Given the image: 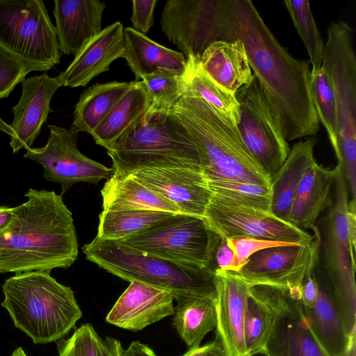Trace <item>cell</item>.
Instances as JSON below:
<instances>
[{"mask_svg": "<svg viewBox=\"0 0 356 356\" xmlns=\"http://www.w3.org/2000/svg\"><path fill=\"white\" fill-rule=\"evenodd\" d=\"M229 41L241 40L249 64L287 141L315 136L319 120L307 60L292 56L251 1L227 0Z\"/></svg>", "mask_w": 356, "mask_h": 356, "instance_id": "cell-1", "label": "cell"}, {"mask_svg": "<svg viewBox=\"0 0 356 356\" xmlns=\"http://www.w3.org/2000/svg\"><path fill=\"white\" fill-rule=\"evenodd\" d=\"M0 232V273L49 272L76 260L79 244L72 213L61 195L30 188Z\"/></svg>", "mask_w": 356, "mask_h": 356, "instance_id": "cell-2", "label": "cell"}, {"mask_svg": "<svg viewBox=\"0 0 356 356\" xmlns=\"http://www.w3.org/2000/svg\"><path fill=\"white\" fill-rule=\"evenodd\" d=\"M203 156L207 181H234L270 186L271 179L243 143L236 127L202 98L184 93L171 109Z\"/></svg>", "mask_w": 356, "mask_h": 356, "instance_id": "cell-3", "label": "cell"}, {"mask_svg": "<svg viewBox=\"0 0 356 356\" xmlns=\"http://www.w3.org/2000/svg\"><path fill=\"white\" fill-rule=\"evenodd\" d=\"M2 291L1 306L35 344L63 339L82 316L74 291L49 272L15 273L5 280Z\"/></svg>", "mask_w": 356, "mask_h": 356, "instance_id": "cell-4", "label": "cell"}, {"mask_svg": "<svg viewBox=\"0 0 356 356\" xmlns=\"http://www.w3.org/2000/svg\"><path fill=\"white\" fill-rule=\"evenodd\" d=\"M113 174L127 176L145 168L201 171L200 149L170 111H149L108 149Z\"/></svg>", "mask_w": 356, "mask_h": 356, "instance_id": "cell-5", "label": "cell"}, {"mask_svg": "<svg viewBox=\"0 0 356 356\" xmlns=\"http://www.w3.org/2000/svg\"><path fill=\"white\" fill-rule=\"evenodd\" d=\"M88 260L124 280L137 281L186 297L216 298L215 272L211 268L170 261L135 251L116 241L95 237L82 248Z\"/></svg>", "mask_w": 356, "mask_h": 356, "instance_id": "cell-6", "label": "cell"}, {"mask_svg": "<svg viewBox=\"0 0 356 356\" xmlns=\"http://www.w3.org/2000/svg\"><path fill=\"white\" fill-rule=\"evenodd\" d=\"M336 168L330 204L316 225L320 238L318 262L350 337L356 334L355 243L351 238L347 215V181L339 166Z\"/></svg>", "mask_w": 356, "mask_h": 356, "instance_id": "cell-7", "label": "cell"}, {"mask_svg": "<svg viewBox=\"0 0 356 356\" xmlns=\"http://www.w3.org/2000/svg\"><path fill=\"white\" fill-rule=\"evenodd\" d=\"M322 66L331 76L337 106V165L347 181L350 199L356 200V56L353 30L346 22L327 29Z\"/></svg>", "mask_w": 356, "mask_h": 356, "instance_id": "cell-8", "label": "cell"}, {"mask_svg": "<svg viewBox=\"0 0 356 356\" xmlns=\"http://www.w3.org/2000/svg\"><path fill=\"white\" fill-rule=\"evenodd\" d=\"M116 241L135 251L207 268H210L220 238L203 217L175 213Z\"/></svg>", "mask_w": 356, "mask_h": 356, "instance_id": "cell-9", "label": "cell"}, {"mask_svg": "<svg viewBox=\"0 0 356 356\" xmlns=\"http://www.w3.org/2000/svg\"><path fill=\"white\" fill-rule=\"evenodd\" d=\"M0 47L47 71L60 61L55 26L41 0H0Z\"/></svg>", "mask_w": 356, "mask_h": 356, "instance_id": "cell-10", "label": "cell"}, {"mask_svg": "<svg viewBox=\"0 0 356 356\" xmlns=\"http://www.w3.org/2000/svg\"><path fill=\"white\" fill-rule=\"evenodd\" d=\"M160 23L163 33L186 58H200L211 43L229 41L227 0H169Z\"/></svg>", "mask_w": 356, "mask_h": 356, "instance_id": "cell-11", "label": "cell"}, {"mask_svg": "<svg viewBox=\"0 0 356 356\" xmlns=\"http://www.w3.org/2000/svg\"><path fill=\"white\" fill-rule=\"evenodd\" d=\"M238 103L236 129L245 147L271 177L286 160L290 147L253 74L235 94Z\"/></svg>", "mask_w": 356, "mask_h": 356, "instance_id": "cell-12", "label": "cell"}, {"mask_svg": "<svg viewBox=\"0 0 356 356\" xmlns=\"http://www.w3.org/2000/svg\"><path fill=\"white\" fill-rule=\"evenodd\" d=\"M300 289L266 285L250 287V291L264 301L274 314L273 329L261 354L329 356L310 327L300 300Z\"/></svg>", "mask_w": 356, "mask_h": 356, "instance_id": "cell-13", "label": "cell"}, {"mask_svg": "<svg viewBox=\"0 0 356 356\" xmlns=\"http://www.w3.org/2000/svg\"><path fill=\"white\" fill-rule=\"evenodd\" d=\"M49 130L46 145L26 149L24 157L43 168L44 178L61 186V195L74 184L87 182L97 184L113 174L112 168L81 154L77 147L79 131L56 125H47Z\"/></svg>", "mask_w": 356, "mask_h": 356, "instance_id": "cell-14", "label": "cell"}, {"mask_svg": "<svg viewBox=\"0 0 356 356\" xmlns=\"http://www.w3.org/2000/svg\"><path fill=\"white\" fill-rule=\"evenodd\" d=\"M203 218L224 241L245 236L303 245L314 238V234L272 213L227 202L213 195Z\"/></svg>", "mask_w": 356, "mask_h": 356, "instance_id": "cell-15", "label": "cell"}, {"mask_svg": "<svg viewBox=\"0 0 356 356\" xmlns=\"http://www.w3.org/2000/svg\"><path fill=\"white\" fill-rule=\"evenodd\" d=\"M313 232L314 238L307 244L269 248L254 253L235 273L250 286L300 289L318 263L320 238L316 225Z\"/></svg>", "mask_w": 356, "mask_h": 356, "instance_id": "cell-16", "label": "cell"}, {"mask_svg": "<svg viewBox=\"0 0 356 356\" xmlns=\"http://www.w3.org/2000/svg\"><path fill=\"white\" fill-rule=\"evenodd\" d=\"M129 175L174 204L184 214L203 217L212 196L201 171L145 168Z\"/></svg>", "mask_w": 356, "mask_h": 356, "instance_id": "cell-17", "label": "cell"}, {"mask_svg": "<svg viewBox=\"0 0 356 356\" xmlns=\"http://www.w3.org/2000/svg\"><path fill=\"white\" fill-rule=\"evenodd\" d=\"M60 87L57 77H51L46 72L22 82L21 97L12 109L13 120L4 131L10 136L9 144L13 153L31 147L52 111L51 101Z\"/></svg>", "mask_w": 356, "mask_h": 356, "instance_id": "cell-18", "label": "cell"}, {"mask_svg": "<svg viewBox=\"0 0 356 356\" xmlns=\"http://www.w3.org/2000/svg\"><path fill=\"white\" fill-rule=\"evenodd\" d=\"M174 297L165 290L137 281L130 282L106 316V321L133 332L172 316Z\"/></svg>", "mask_w": 356, "mask_h": 356, "instance_id": "cell-19", "label": "cell"}, {"mask_svg": "<svg viewBox=\"0 0 356 356\" xmlns=\"http://www.w3.org/2000/svg\"><path fill=\"white\" fill-rule=\"evenodd\" d=\"M216 288V333L230 356H248L243 326L250 286L232 271L214 269Z\"/></svg>", "mask_w": 356, "mask_h": 356, "instance_id": "cell-20", "label": "cell"}, {"mask_svg": "<svg viewBox=\"0 0 356 356\" xmlns=\"http://www.w3.org/2000/svg\"><path fill=\"white\" fill-rule=\"evenodd\" d=\"M124 51V27L117 21L88 41L56 77L61 86L84 87L99 74L108 71L114 60L123 58Z\"/></svg>", "mask_w": 356, "mask_h": 356, "instance_id": "cell-21", "label": "cell"}, {"mask_svg": "<svg viewBox=\"0 0 356 356\" xmlns=\"http://www.w3.org/2000/svg\"><path fill=\"white\" fill-rule=\"evenodd\" d=\"M54 3L60 51L75 55L102 30L106 3L99 0H55Z\"/></svg>", "mask_w": 356, "mask_h": 356, "instance_id": "cell-22", "label": "cell"}, {"mask_svg": "<svg viewBox=\"0 0 356 356\" xmlns=\"http://www.w3.org/2000/svg\"><path fill=\"white\" fill-rule=\"evenodd\" d=\"M337 168L317 162L303 175L291 207L289 221L305 230L314 229L321 213L330 206Z\"/></svg>", "mask_w": 356, "mask_h": 356, "instance_id": "cell-23", "label": "cell"}, {"mask_svg": "<svg viewBox=\"0 0 356 356\" xmlns=\"http://www.w3.org/2000/svg\"><path fill=\"white\" fill-rule=\"evenodd\" d=\"M124 58L136 80L145 75L168 72L182 75L186 58L177 51L161 45L131 27L124 28Z\"/></svg>", "mask_w": 356, "mask_h": 356, "instance_id": "cell-24", "label": "cell"}, {"mask_svg": "<svg viewBox=\"0 0 356 356\" xmlns=\"http://www.w3.org/2000/svg\"><path fill=\"white\" fill-rule=\"evenodd\" d=\"M200 62L209 76L234 94L253 77L244 45L239 40L211 43L202 54Z\"/></svg>", "mask_w": 356, "mask_h": 356, "instance_id": "cell-25", "label": "cell"}, {"mask_svg": "<svg viewBox=\"0 0 356 356\" xmlns=\"http://www.w3.org/2000/svg\"><path fill=\"white\" fill-rule=\"evenodd\" d=\"M316 143L315 138L295 143L290 148L282 165L271 177V212L282 220L289 221L292 202L300 180L305 172L316 163L314 154Z\"/></svg>", "mask_w": 356, "mask_h": 356, "instance_id": "cell-26", "label": "cell"}, {"mask_svg": "<svg viewBox=\"0 0 356 356\" xmlns=\"http://www.w3.org/2000/svg\"><path fill=\"white\" fill-rule=\"evenodd\" d=\"M150 104L151 99L143 82L131 81L128 90L91 133L96 144L108 149L146 113Z\"/></svg>", "mask_w": 356, "mask_h": 356, "instance_id": "cell-27", "label": "cell"}, {"mask_svg": "<svg viewBox=\"0 0 356 356\" xmlns=\"http://www.w3.org/2000/svg\"><path fill=\"white\" fill-rule=\"evenodd\" d=\"M103 210H150L182 213L174 204L131 175L113 174L101 190Z\"/></svg>", "mask_w": 356, "mask_h": 356, "instance_id": "cell-28", "label": "cell"}, {"mask_svg": "<svg viewBox=\"0 0 356 356\" xmlns=\"http://www.w3.org/2000/svg\"><path fill=\"white\" fill-rule=\"evenodd\" d=\"M318 282V294L314 305L303 310L314 336L326 353L329 356H341L347 348L350 337L346 333L325 280Z\"/></svg>", "mask_w": 356, "mask_h": 356, "instance_id": "cell-29", "label": "cell"}, {"mask_svg": "<svg viewBox=\"0 0 356 356\" xmlns=\"http://www.w3.org/2000/svg\"><path fill=\"white\" fill-rule=\"evenodd\" d=\"M175 300L174 327L189 348L200 346L204 337L216 327V298L186 297Z\"/></svg>", "mask_w": 356, "mask_h": 356, "instance_id": "cell-30", "label": "cell"}, {"mask_svg": "<svg viewBox=\"0 0 356 356\" xmlns=\"http://www.w3.org/2000/svg\"><path fill=\"white\" fill-rule=\"evenodd\" d=\"M129 86L130 82L114 81L87 88L75 105L72 127L91 134Z\"/></svg>", "mask_w": 356, "mask_h": 356, "instance_id": "cell-31", "label": "cell"}, {"mask_svg": "<svg viewBox=\"0 0 356 356\" xmlns=\"http://www.w3.org/2000/svg\"><path fill=\"white\" fill-rule=\"evenodd\" d=\"M200 59L193 56L186 58V70L181 75L183 94L202 98L236 127L239 106L235 94L225 89L209 76L202 70Z\"/></svg>", "mask_w": 356, "mask_h": 356, "instance_id": "cell-32", "label": "cell"}, {"mask_svg": "<svg viewBox=\"0 0 356 356\" xmlns=\"http://www.w3.org/2000/svg\"><path fill=\"white\" fill-rule=\"evenodd\" d=\"M172 214L150 210H103L97 237L120 241L143 232Z\"/></svg>", "mask_w": 356, "mask_h": 356, "instance_id": "cell-33", "label": "cell"}, {"mask_svg": "<svg viewBox=\"0 0 356 356\" xmlns=\"http://www.w3.org/2000/svg\"><path fill=\"white\" fill-rule=\"evenodd\" d=\"M274 314L270 307L250 290L243 334L248 356L261 353L271 333Z\"/></svg>", "mask_w": 356, "mask_h": 356, "instance_id": "cell-34", "label": "cell"}, {"mask_svg": "<svg viewBox=\"0 0 356 356\" xmlns=\"http://www.w3.org/2000/svg\"><path fill=\"white\" fill-rule=\"evenodd\" d=\"M284 6L302 40L312 65L311 72L322 66L325 43L321 36L307 0H286Z\"/></svg>", "mask_w": 356, "mask_h": 356, "instance_id": "cell-35", "label": "cell"}, {"mask_svg": "<svg viewBox=\"0 0 356 356\" xmlns=\"http://www.w3.org/2000/svg\"><path fill=\"white\" fill-rule=\"evenodd\" d=\"M213 195L227 202L271 212V191L266 186L234 181H207Z\"/></svg>", "mask_w": 356, "mask_h": 356, "instance_id": "cell-36", "label": "cell"}, {"mask_svg": "<svg viewBox=\"0 0 356 356\" xmlns=\"http://www.w3.org/2000/svg\"><path fill=\"white\" fill-rule=\"evenodd\" d=\"M311 93L319 120L324 126L334 148L337 139V106L334 88L330 75L321 66L311 72Z\"/></svg>", "mask_w": 356, "mask_h": 356, "instance_id": "cell-37", "label": "cell"}, {"mask_svg": "<svg viewBox=\"0 0 356 356\" xmlns=\"http://www.w3.org/2000/svg\"><path fill=\"white\" fill-rule=\"evenodd\" d=\"M149 95L151 104L147 111H170L184 92L181 75L157 72L141 77Z\"/></svg>", "mask_w": 356, "mask_h": 356, "instance_id": "cell-38", "label": "cell"}, {"mask_svg": "<svg viewBox=\"0 0 356 356\" xmlns=\"http://www.w3.org/2000/svg\"><path fill=\"white\" fill-rule=\"evenodd\" d=\"M56 342L59 356H102V339L88 323L76 328L67 340Z\"/></svg>", "mask_w": 356, "mask_h": 356, "instance_id": "cell-39", "label": "cell"}, {"mask_svg": "<svg viewBox=\"0 0 356 356\" xmlns=\"http://www.w3.org/2000/svg\"><path fill=\"white\" fill-rule=\"evenodd\" d=\"M33 71L40 70L0 47V98L8 97Z\"/></svg>", "mask_w": 356, "mask_h": 356, "instance_id": "cell-40", "label": "cell"}, {"mask_svg": "<svg viewBox=\"0 0 356 356\" xmlns=\"http://www.w3.org/2000/svg\"><path fill=\"white\" fill-rule=\"evenodd\" d=\"M233 251L235 262L233 272L237 273L247 262L248 258L254 253L269 248L296 245L288 242L259 239L252 237L236 236L226 240Z\"/></svg>", "mask_w": 356, "mask_h": 356, "instance_id": "cell-41", "label": "cell"}, {"mask_svg": "<svg viewBox=\"0 0 356 356\" xmlns=\"http://www.w3.org/2000/svg\"><path fill=\"white\" fill-rule=\"evenodd\" d=\"M157 0L132 1L131 22L133 29L145 35L154 25V13Z\"/></svg>", "mask_w": 356, "mask_h": 356, "instance_id": "cell-42", "label": "cell"}, {"mask_svg": "<svg viewBox=\"0 0 356 356\" xmlns=\"http://www.w3.org/2000/svg\"><path fill=\"white\" fill-rule=\"evenodd\" d=\"M181 356H230L223 341L216 333L214 339L203 346L189 348Z\"/></svg>", "mask_w": 356, "mask_h": 356, "instance_id": "cell-43", "label": "cell"}, {"mask_svg": "<svg viewBox=\"0 0 356 356\" xmlns=\"http://www.w3.org/2000/svg\"><path fill=\"white\" fill-rule=\"evenodd\" d=\"M318 294V282L314 273L302 282L300 289V300L304 310L311 309L315 304Z\"/></svg>", "mask_w": 356, "mask_h": 356, "instance_id": "cell-44", "label": "cell"}, {"mask_svg": "<svg viewBox=\"0 0 356 356\" xmlns=\"http://www.w3.org/2000/svg\"><path fill=\"white\" fill-rule=\"evenodd\" d=\"M214 260L217 265L215 268L223 271L233 272L235 256L226 241L220 239L214 254L213 261Z\"/></svg>", "mask_w": 356, "mask_h": 356, "instance_id": "cell-45", "label": "cell"}, {"mask_svg": "<svg viewBox=\"0 0 356 356\" xmlns=\"http://www.w3.org/2000/svg\"><path fill=\"white\" fill-rule=\"evenodd\" d=\"M122 356H158L147 345L134 341L124 349Z\"/></svg>", "mask_w": 356, "mask_h": 356, "instance_id": "cell-46", "label": "cell"}, {"mask_svg": "<svg viewBox=\"0 0 356 356\" xmlns=\"http://www.w3.org/2000/svg\"><path fill=\"white\" fill-rule=\"evenodd\" d=\"M123 350L119 340L110 337L102 339V356H122Z\"/></svg>", "mask_w": 356, "mask_h": 356, "instance_id": "cell-47", "label": "cell"}, {"mask_svg": "<svg viewBox=\"0 0 356 356\" xmlns=\"http://www.w3.org/2000/svg\"><path fill=\"white\" fill-rule=\"evenodd\" d=\"M13 217V207L0 206V232L10 222Z\"/></svg>", "mask_w": 356, "mask_h": 356, "instance_id": "cell-48", "label": "cell"}, {"mask_svg": "<svg viewBox=\"0 0 356 356\" xmlns=\"http://www.w3.org/2000/svg\"><path fill=\"white\" fill-rule=\"evenodd\" d=\"M11 356H28L22 348H18L14 350Z\"/></svg>", "mask_w": 356, "mask_h": 356, "instance_id": "cell-49", "label": "cell"}]
</instances>
